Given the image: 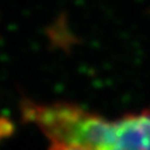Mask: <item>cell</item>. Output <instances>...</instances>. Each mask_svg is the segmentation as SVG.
<instances>
[{
    "mask_svg": "<svg viewBox=\"0 0 150 150\" xmlns=\"http://www.w3.org/2000/svg\"><path fill=\"white\" fill-rule=\"evenodd\" d=\"M23 114L56 144L83 150H150V111L108 120L64 103L28 101Z\"/></svg>",
    "mask_w": 150,
    "mask_h": 150,
    "instance_id": "1",
    "label": "cell"
},
{
    "mask_svg": "<svg viewBox=\"0 0 150 150\" xmlns=\"http://www.w3.org/2000/svg\"><path fill=\"white\" fill-rule=\"evenodd\" d=\"M49 150H83V149L74 148V146H69V145H64V144H56V143H53Z\"/></svg>",
    "mask_w": 150,
    "mask_h": 150,
    "instance_id": "2",
    "label": "cell"
}]
</instances>
